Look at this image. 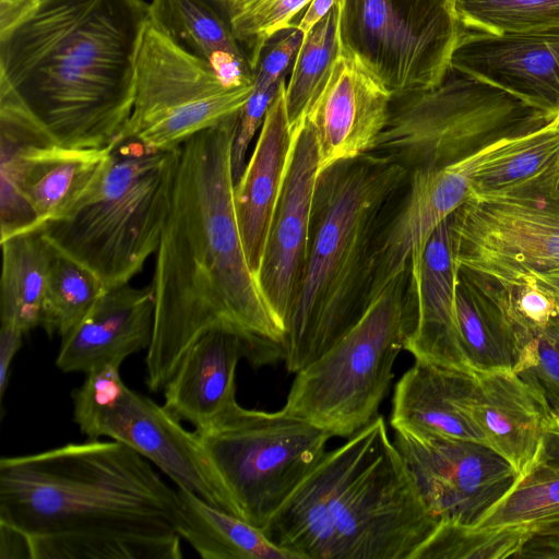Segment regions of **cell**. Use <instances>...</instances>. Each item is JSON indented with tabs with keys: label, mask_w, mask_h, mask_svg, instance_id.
<instances>
[{
	"label": "cell",
	"mask_w": 559,
	"mask_h": 559,
	"mask_svg": "<svg viewBox=\"0 0 559 559\" xmlns=\"http://www.w3.org/2000/svg\"><path fill=\"white\" fill-rule=\"evenodd\" d=\"M238 116L177 148L151 282L154 323L145 383L153 392L164 390L189 347L211 330L239 335L254 367L284 358V331L249 266L235 211L231 148Z\"/></svg>",
	"instance_id": "obj_1"
},
{
	"label": "cell",
	"mask_w": 559,
	"mask_h": 559,
	"mask_svg": "<svg viewBox=\"0 0 559 559\" xmlns=\"http://www.w3.org/2000/svg\"><path fill=\"white\" fill-rule=\"evenodd\" d=\"M0 522L32 559H179L177 489L117 440L0 460Z\"/></svg>",
	"instance_id": "obj_2"
},
{
	"label": "cell",
	"mask_w": 559,
	"mask_h": 559,
	"mask_svg": "<svg viewBox=\"0 0 559 559\" xmlns=\"http://www.w3.org/2000/svg\"><path fill=\"white\" fill-rule=\"evenodd\" d=\"M143 0H44L0 37V85L61 145L116 147L133 108Z\"/></svg>",
	"instance_id": "obj_3"
},
{
	"label": "cell",
	"mask_w": 559,
	"mask_h": 559,
	"mask_svg": "<svg viewBox=\"0 0 559 559\" xmlns=\"http://www.w3.org/2000/svg\"><path fill=\"white\" fill-rule=\"evenodd\" d=\"M438 526L378 415L324 453L263 531L298 559H413Z\"/></svg>",
	"instance_id": "obj_4"
},
{
	"label": "cell",
	"mask_w": 559,
	"mask_h": 559,
	"mask_svg": "<svg viewBox=\"0 0 559 559\" xmlns=\"http://www.w3.org/2000/svg\"><path fill=\"white\" fill-rule=\"evenodd\" d=\"M407 175L373 152L319 173L307 259L283 341L289 372L321 357L362 316L384 215L405 188Z\"/></svg>",
	"instance_id": "obj_5"
},
{
	"label": "cell",
	"mask_w": 559,
	"mask_h": 559,
	"mask_svg": "<svg viewBox=\"0 0 559 559\" xmlns=\"http://www.w3.org/2000/svg\"><path fill=\"white\" fill-rule=\"evenodd\" d=\"M177 148L152 152L135 142L119 143L74 206L40 228L44 236L105 289L129 284L158 248Z\"/></svg>",
	"instance_id": "obj_6"
},
{
	"label": "cell",
	"mask_w": 559,
	"mask_h": 559,
	"mask_svg": "<svg viewBox=\"0 0 559 559\" xmlns=\"http://www.w3.org/2000/svg\"><path fill=\"white\" fill-rule=\"evenodd\" d=\"M558 116L451 69L435 88L392 97L388 123L371 152L407 174L440 168L499 140L536 131Z\"/></svg>",
	"instance_id": "obj_7"
},
{
	"label": "cell",
	"mask_w": 559,
	"mask_h": 559,
	"mask_svg": "<svg viewBox=\"0 0 559 559\" xmlns=\"http://www.w3.org/2000/svg\"><path fill=\"white\" fill-rule=\"evenodd\" d=\"M409 269L373 294L359 320L326 353L296 372L284 408L350 437L379 414L407 332Z\"/></svg>",
	"instance_id": "obj_8"
},
{
	"label": "cell",
	"mask_w": 559,
	"mask_h": 559,
	"mask_svg": "<svg viewBox=\"0 0 559 559\" xmlns=\"http://www.w3.org/2000/svg\"><path fill=\"white\" fill-rule=\"evenodd\" d=\"M193 431L238 516L261 530L319 463L332 438L284 407L249 409L237 401Z\"/></svg>",
	"instance_id": "obj_9"
},
{
	"label": "cell",
	"mask_w": 559,
	"mask_h": 559,
	"mask_svg": "<svg viewBox=\"0 0 559 559\" xmlns=\"http://www.w3.org/2000/svg\"><path fill=\"white\" fill-rule=\"evenodd\" d=\"M460 270L502 287L559 270V162L450 215Z\"/></svg>",
	"instance_id": "obj_10"
},
{
	"label": "cell",
	"mask_w": 559,
	"mask_h": 559,
	"mask_svg": "<svg viewBox=\"0 0 559 559\" xmlns=\"http://www.w3.org/2000/svg\"><path fill=\"white\" fill-rule=\"evenodd\" d=\"M253 80L230 84L147 20L140 41L134 100L118 143L173 151L194 134L239 115ZM116 145V146H117Z\"/></svg>",
	"instance_id": "obj_11"
},
{
	"label": "cell",
	"mask_w": 559,
	"mask_h": 559,
	"mask_svg": "<svg viewBox=\"0 0 559 559\" xmlns=\"http://www.w3.org/2000/svg\"><path fill=\"white\" fill-rule=\"evenodd\" d=\"M112 151L57 143L10 90L0 87L1 240L64 216L102 175Z\"/></svg>",
	"instance_id": "obj_12"
},
{
	"label": "cell",
	"mask_w": 559,
	"mask_h": 559,
	"mask_svg": "<svg viewBox=\"0 0 559 559\" xmlns=\"http://www.w3.org/2000/svg\"><path fill=\"white\" fill-rule=\"evenodd\" d=\"M120 367L88 371L73 390V420L88 439L108 437L140 453L178 488L236 516L237 509L218 473L195 437L164 405L129 389ZM239 518V516H238Z\"/></svg>",
	"instance_id": "obj_13"
},
{
	"label": "cell",
	"mask_w": 559,
	"mask_h": 559,
	"mask_svg": "<svg viewBox=\"0 0 559 559\" xmlns=\"http://www.w3.org/2000/svg\"><path fill=\"white\" fill-rule=\"evenodd\" d=\"M462 32L452 0H340V41L392 97L439 86Z\"/></svg>",
	"instance_id": "obj_14"
},
{
	"label": "cell",
	"mask_w": 559,
	"mask_h": 559,
	"mask_svg": "<svg viewBox=\"0 0 559 559\" xmlns=\"http://www.w3.org/2000/svg\"><path fill=\"white\" fill-rule=\"evenodd\" d=\"M394 431L393 443L439 525L474 526L521 476L485 443Z\"/></svg>",
	"instance_id": "obj_15"
},
{
	"label": "cell",
	"mask_w": 559,
	"mask_h": 559,
	"mask_svg": "<svg viewBox=\"0 0 559 559\" xmlns=\"http://www.w3.org/2000/svg\"><path fill=\"white\" fill-rule=\"evenodd\" d=\"M318 175L317 140L304 120L294 129L286 174L257 274L262 296L284 336L307 259Z\"/></svg>",
	"instance_id": "obj_16"
},
{
	"label": "cell",
	"mask_w": 559,
	"mask_h": 559,
	"mask_svg": "<svg viewBox=\"0 0 559 559\" xmlns=\"http://www.w3.org/2000/svg\"><path fill=\"white\" fill-rule=\"evenodd\" d=\"M391 100L368 64L340 41L328 81L305 119L317 140L319 173L370 153L388 123Z\"/></svg>",
	"instance_id": "obj_17"
},
{
	"label": "cell",
	"mask_w": 559,
	"mask_h": 559,
	"mask_svg": "<svg viewBox=\"0 0 559 559\" xmlns=\"http://www.w3.org/2000/svg\"><path fill=\"white\" fill-rule=\"evenodd\" d=\"M451 69L559 115V32L487 34L463 28Z\"/></svg>",
	"instance_id": "obj_18"
},
{
	"label": "cell",
	"mask_w": 559,
	"mask_h": 559,
	"mask_svg": "<svg viewBox=\"0 0 559 559\" xmlns=\"http://www.w3.org/2000/svg\"><path fill=\"white\" fill-rule=\"evenodd\" d=\"M457 271L449 216L429 236L420 262L409 267L404 349L416 360L471 370L456 329Z\"/></svg>",
	"instance_id": "obj_19"
},
{
	"label": "cell",
	"mask_w": 559,
	"mask_h": 559,
	"mask_svg": "<svg viewBox=\"0 0 559 559\" xmlns=\"http://www.w3.org/2000/svg\"><path fill=\"white\" fill-rule=\"evenodd\" d=\"M152 285L124 284L103 292L85 318L64 335L56 358L62 372H84L110 364L120 367L147 349L153 333Z\"/></svg>",
	"instance_id": "obj_20"
},
{
	"label": "cell",
	"mask_w": 559,
	"mask_h": 559,
	"mask_svg": "<svg viewBox=\"0 0 559 559\" xmlns=\"http://www.w3.org/2000/svg\"><path fill=\"white\" fill-rule=\"evenodd\" d=\"M477 373L421 360L394 388L391 426L415 436H441L485 443L472 416Z\"/></svg>",
	"instance_id": "obj_21"
},
{
	"label": "cell",
	"mask_w": 559,
	"mask_h": 559,
	"mask_svg": "<svg viewBox=\"0 0 559 559\" xmlns=\"http://www.w3.org/2000/svg\"><path fill=\"white\" fill-rule=\"evenodd\" d=\"M285 79L265 114L253 152L234 187L242 245L255 278L294 139L286 108Z\"/></svg>",
	"instance_id": "obj_22"
},
{
	"label": "cell",
	"mask_w": 559,
	"mask_h": 559,
	"mask_svg": "<svg viewBox=\"0 0 559 559\" xmlns=\"http://www.w3.org/2000/svg\"><path fill=\"white\" fill-rule=\"evenodd\" d=\"M243 340L215 329L200 336L186 352L164 388V406L179 420L202 427L236 400V368L248 359Z\"/></svg>",
	"instance_id": "obj_23"
},
{
	"label": "cell",
	"mask_w": 559,
	"mask_h": 559,
	"mask_svg": "<svg viewBox=\"0 0 559 559\" xmlns=\"http://www.w3.org/2000/svg\"><path fill=\"white\" fill-rule=\"evenodd\" d=\"M472 416L487 443L523 475L533 466L546 413L532 390L512 370L477 373Z\"/></svg>",
	"instance_id": "obj_24"
},
{
	"label": "cell",
	"mask_w": 559,
	"mask_h": 559,
	"mask_svg": "<svg viewBox=\"0 0 559 559\" xmlns=\"http://www.w3.org/2000/svg\"><path fill=\"white\" fill-rule=\"evenodd\" d=\"M455 320L460 347L472 371L515 370L523 347L521 333L492 286L460 269Z\"/></svg>",
	"instance_id": "obj_25"
},
{
	"label": "cell",
	"mask_w": 559,
	"mask_h": 559,
	"mask_svg": "<svg viewBox=\"0 0 559 559\" xmlns=\"http://www.w3.org/2000/svg\"><path fill=\"white\" fill-rule=\"evenodd\" d=\"M179 534L204 559H298L264 531L178 488Z\"/></svg>",
	"instance_id": "obj_26"
},
{
	"label": "cell",
	"mask_w": 559,
	"mask_h": 559,
	"mask_svg": "<svg viewBox=\"0 0 559 559\" xmlns=\"http://www.w3.org/2000/svg\"><path fill=\"white\" fill-rule=\"evenodd\" d=\"M1 322L25 334L40 326L55 248L40 229L1 240Z\"/></svg>",
	"instance_id": "obj_27"
},
{
	"label": "cell",
	"mask_w": 559,
	"mask_h": 559,
	"mask_svg": "<svg viewBox=\"0 0 559 559\" xmlns=\"http://www.w3.org/2000/svg\"><path fill=\"white\" fill-rule=\"evenodd\" d=\"M559 519V474L532 467L474 526L499 539L515 557L539 525Z\"/></svg>",
	"instance_id": "obj_28"
},
{
	"label": "cell",
	"mask_w": 559,
	"mask_h": 559,
	"mask_svg": "<svg viewBox=\"0 0 559 559\" xmlns=\"http://www.w3.org/2000/svg\"><path fill=\"white\" fill-rule=\"evenodd\" d=\"M148 20L210 64L225 53L248 60L228 19L207 0H152Z\"/></svg>",
	"instance_id": "obj_29"
},
{
	"label": "cell",
	"mask_w": 559,
	"mask_h": 559,
	"mask_svg": "<svg viewBox=\"0 0 559 559\" xmlns=\"http://www.w3.org/2000/svg\"><path fill=\"white\" fill-rule=\"evenodd\" d=\"M340 0L305 36L285 86L288 120L293 129L306 119L322 92L336 57Z\"/></svg>",
	"instance_id": "obj_30"
},
{
	"label": "cell",
	"mask_w": 559,
	"mask_h": 559,
	"mask_svg": "<svg viewBox=\"0 0 559 559\" xmlns=\"http://www.w3.org/2000/svg\"><path fill=\"white\" fill-rule=\"evenodd\" d=\"M105 290L87 269L55 249L40 328L63 337L90 312Z\"/></svg>",
	"instance_id": "obj_31"
},
{
	"label": "cell",
	"mask_w": 559,
	"mask_h": 559,
	"mask_svg": "<svg viewBox=\"0 0 559 559\" xmlns=\"http://www.w3.org/2000/svg\"><path fill=\"white\" fill-rule=\"evenodd\" d=\"M559 162V116L528 133L499 157L483 165L473 178L472 195L500 191L535 177Z\"/></svg>",
	"instance_id": "obj_32"
},
{
	"label": "cell",
	"mask_w": 559,
	"mask_h": 559,
	"mask_svg": "<svg viewBox=\"0 0 559 559\" xmlns=\"http://www.w3.org/2000/svg\"><path fill=\"white\" fill-rule=\"evenodd\" d=\"M464 29L487 33L559 32V0H452Z\"/></svg>",
	"instance_id": "obj_33"
},
{
	"label": "cell",
	"mask_w": 559,
	"mask_h": 559,
	"mask_svg": "<svg viewBox=\"0 0 559 559\" xmlns=\"http://www.w3.org/2000/svg\"><path fill=\"white\" fill-rule=\"evenodd\" d=\"M230 28L251 72L265 43L294 20L311 0H224Z\"/></svg>",
	"instance_id": "obj_34"
},
{
	"label": "cell",
	"mask_w": 559,
	"mask_h": 559,
	"mask_svg": "<svg viewBox=\"0 0 559 559\" xmlns=\"http://www.w3.org/2000/svg\"><path fill=\"white\" fill-rule=\"evenodd\" d=\"M514 372L540 402L547 423L559 425V316L527 332Z\"/></svg>",
	"instance_id": "obj_35"
},
{
	"label": "cell",
	"mask_w": 559,
	"mask_h": 559,
	"mask_svg": "<svg viewBox=\"0 0 559 559\" xmlns=\"http://www.w3.org/2000/svg\"><path fill=\"white\" fill-rule=\"evenodd\" d=\"M304 36L297 26H290L278 31L265 43L252 69L255 90L267 91L277 86L286 78V72L293 67Z\"/></svg>",
	"instance_id": "obj_36"
},
{
	"label": "cell",
	"mask_w": 559,
	"mask_h": 559,
	"mask_svg": "<svg viewBox=\"0 0 559 559\" xmlns=\"http://www.w3.org/2000/svg\"><path fill=\"white\" fill-rule=\"evenodd\" d=\"M25 333L11 323L1 322L0 326V401L9 385L10 369L12 361L22 346Z\"/></svg>",
	"instance_id": "obj_37"
},
{
	"label": "cell",
	"mask_w": 559,
	"mask_h": 559,
	"mask_svg": "<svg viewBox=\"0 0 559 559\" xmlns=\"http://www.w3.org/2000/svg\"><path fill=\"white\" fill-rule=\"evenodd\" d=\"M44 0H0V37L31 17Z\"/></svg>",
	"instance_id": "obj_38"
},
{
	"label": "cell",
	"mask_w": 559,
	"mask_h": 559,
	"mask_svg": "<svg viewBox=\"0 0 559 559\" xmlns=\"http://www.w3.org/2000/svg\"><path fill=\"white\" fill-rule=\"evenodd\" d=\"M532 467L559 474V425L546 424L537 456Z\"/></svg>",
	"instance_id": "obj_39"
},
{
	"label": "cell",
	"mask_w": 559,
	"mask_h": 559,
	"mask_svg": "<svg viewBox=\"0 0 559 559\" xmlns=\"http://www.w3.org/2000/svg\"><path fill=\"white\" fill-rule=\"evenodd\" d=\"M514 558L559 559V534L530 536Z\"/></svg>",
	"instance_id": "obj_40"
},
{
	"label": "cell",
	"mask_w": 559,
	"mask_h": 559,
	"mask_svg": "<svg viewBox=\"0 0 559 559\" xmlns=\"http://www.w3.org/2000/svg\"><path fill=\"white\" fill-rule=\"evenodd\" d=\"M0 558H31L32 552L26 536L16 528L0 522Z\"/></svg>",
	"instance_id": "obj_41"
},
{
	"label": "cell",
	"mask_w": 559,
	"mask_h": 559,
	"mask_svg": "<svg viewBox=\"0 0 559 559\" xmlns=\"http://www.w3.org/2000/svg\"><path fill=\"white\" fill-rule=\"evenodd\" d=\"M337 2L338 0H311L301 19L295 25L306 35Z\"/></svg>",
	"instance_id": "obj_42"
},
{
	"label": "cell",
	"mask_w": 559,
	"mask_h": 559,
	"mask_svg": "<svg viewBox=\"0 0 559 559\" xmlns=\"http://www.w3.org/2000/svg\"><path fill=\"white\" fill-rule=\"evenodd\" d=\"M530 278L533 280L539 287L551 294L559 301V270L535 275Z\"/></svg>",
	"instance_id": "obj_43"
},
{
	"label": "cell",
	"mask_w": 559,
	"mask_h": 559,
	"mask_svg": "<svg viewBox=\"0 0 559 559\" xmlns=\"http://www.w3.org/2000/svg\"><path fill=\"white\" fill-rule=\"evenodd\" d=\"M550 534H559V519L544 523L536 527L532 535H550Z\"/></svg>",
	"instance_id": "obj_44"
},
{
	"label": "cell",
	"mask_w": 559,
	"mask_h": 559,
	"mask_svg": "<svg viewBox=\"0 0 559 559\" xmlns=\"http://www.w3.org/2000/svg\"><path fill=\"white\" fill-rule=\"evenodd\" d=\"M207 1L227 17V12H226L224 0H207Z\"/></svg>",
	"instance_id": "obj_45"
}]
</instances>
